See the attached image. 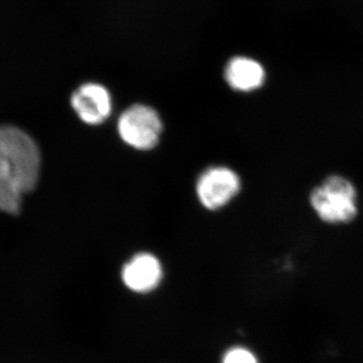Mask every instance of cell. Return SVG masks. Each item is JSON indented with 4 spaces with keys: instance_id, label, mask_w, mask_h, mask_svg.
<instances>
[{
    "instance_id": "7",
    "label": "cell",
    "mask_w": 363,
    "mask_h": 363,
    "mask_svg": "<svg viewBox=\"0 0 363 363\" xmlns=\"http://www.w3.org/2000/svg\"><path fill=\"white\" fill-rule=\"evenodd\" d=\"M225 79L233 89L248 92L262 85L264 70L255 60L236 57L227 64Z\"/></svg>"
},
{
    "instance_id": "3",
    "label": "cell",
    "mask_w": 363,
    "mask_h": 363,
    "mask_svg": "<svg viewBox=\"0 0 363 363\" xmlns=\"http://www.w3.org/2000/svg\"><path fill=\"white\" fill-rule=\"evenodd\" d=\"M117 128L124 143L136 150H147L159 143L162 124L155 109L136 104L121 114Z\"/></svg>"
},
{
    "instance_id": "2",
    "label": "cell",
    "mask_w": 363,
    "mask_h": 363,
    "mask_svg": "<svg viewBox=\"0 0 363 363\" xmlns=\"http://www.w3.org/2000/svg\"><path fill=\"white\" fill-rule=\"evenodd\" d=\"M311 204L322 220L345 223L357 215V193L342 177H330L313 191Z\"/></svg>"
},
{
    "instance_id": "4",
    "label": "cell",
    "mask_w": 363,
    "mask_h": 363,
    "mask_svg": "<svg viewBox=\"0 0 363 363\" xmlns=\"http://www.w3.org/2000/svg\"><path fill=\"white\" fill-rule=\"evenodd\" d=\"M240 189L238 176L224 167L206 169L200 176L196 187L200 202L210 210L223 207L238 194Z\"/></svg>"
},
{
    "instance_id": "6",
    "label": "cell",
    "mask_w": 363,
    "mask_h": 363,
    "mask_svg": "<svg viewBox=\"0 0 363 363\" xmlns=\"http://www.w3.org/2000/svg\"><path fill=\"white\" fill-rule=\"evenodd\" d=\"M121 279L126 288L133 292H152L162 279L161 262L152 253H138L124 264Z\"/></svg>"
},
{
    "instance_id": "8",
    "label": "cell",
    "mask_w": 363,
    "mask_h": 363,
    "mask_svg": "<svg viewBox=\"0 0 363 363\" xmlns=\"http://www.w3.org/2000/svg\"><path fill=\"white\" fill-rule=\"evenodd\" d=\"M221 363H259V359L248 348L234 346L224 353Z\"/></svg>"
},
{
    "instance_id": "1",
    "label": "cell",
    "mask_w": 363,
    "mask_h": 363,
    "mask_svg": "<svg viewBox=\"0 0 363 363\" xmlns=\"http://www.w3.org/2000/svg\"><path fill=\"white\" fill-rule=\"evenodd\" d=\"M40 169L35 140L16 126L0 125V211H21L23 196L37 185Z\"/></svg>"
},
{
    "instance_id": "5",
    "label": "cell",
    "mask_w": 363,
    "mask_h": 363,
    "mask_svg": "<svg viewBox=\"0 0 363 363\" xmlns=\"http://www.w3.org/2000/svg\"><path fill=\"white\" fill-rule=\"evenodd\" d=\"M71 104L81 121L91 125L102 123L111 116V94L96 83L80 86L72 95Z\"/></svg>"
}]
</instances>
